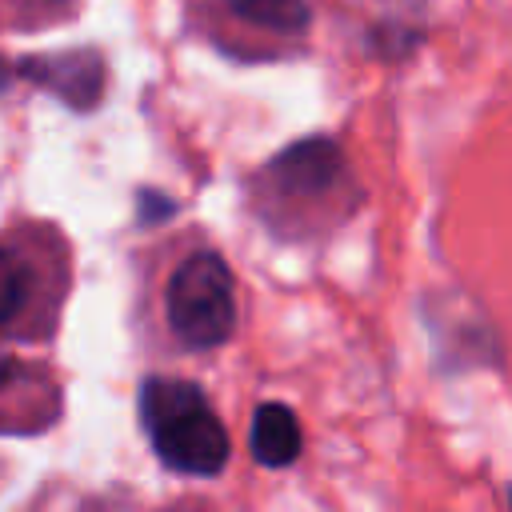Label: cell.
<instances>
[{"instance_id":"1","label":"cell","mask_w":512,"mask_h":512,"mask_svg":"<svg viewBox=\"0 0 512 512\" xmlns=\"http://www.w3.org/2000/svg\"><path fill=\"white\" fill-rule=\"evenodd\" d=\"M140 416L156 456L172 472L216 476L228 460V432L208 408L204 392L188 380H148L140 392Z\"/></svg>"},{"instance_id":"2","label":"cell","mask_w":512,"mask_h":512,"mask_svg":"<svg viewBox=\"0 0 512 512\" xmlns=\"http://www.w3.org/2000/svg\"><path fill=\"white\" fill-rule=\"evenodd\" d=\"M168 324L192 348H216L236 328V288L220 256H188L168 280Z\"/></svg>"},{"instance_id":"3","label":"cell","mask_w":512,"mask_h":512,"mask_svg":"<svg viewBox=\"0 0 512 512\" xmlns=\"http://www.w3.org/2000/svg\"><path fill=\"white\" fill-rule=\"evenodd\" d=\"M20 72L36 84H44L48 92H56L60 100H68L72 108H92L100 100L104 88V64L96 52H56V56H28L20 64Z\"/></svg>"},{"instance_id":"4","label":"cell","mask_w":512,"mask_h":512,"mask_svg":"<svg viewBox=\"0 0 512 512\" xmlns=\"http://www.w3.org/2000/svg\"><path fill=\"white\" fill-rule=\"evenodd\" d=\"M268 172L284 192L316 196L340 176V148L332 140H324V136H312V140H300V144L284 148L272 160Z\"/></svg>"},{"instance_id":"5","label":"cell","mask_w":512,"mask_h":512,"mask_svg":"<svg viewBox=\"0 0 512 512\" xmlns=\"http://www.w3.org/2000/svg\"><path fill=\"white\" fill-rule=\"evenodd\" d=\"M304 448V436H300V420L288 404H260L256 416H252V456L264 464V468H288Z\"/></svg>"},{"instance_id":"6","label":"cell","mask_w":512,"mask_h":512,"mask_svg":"<svg viewBox=\"0 0 512 512\" xmlns=\"http://www.w3.org/2000/svg\"><path fill=\"white\" fill-rule=\"evenodd\" d=\"M224 4L248 24H260L272 32H304L312 20L304 0H224Z\"/></svg>"},{"instance_id":"7","label":"cell","mask_w":512,"mask_h":512,"mask_svg":"<svg viewBox=\"0 0 512 512\" xmlns=\"http://www.w3.org/2000/svg\"><path fill=\"white\" fill-rule=\"evenodd\" d=\"M24 292H28V268L16 252L0 248V324H8L20 304H24Z\"/></svg>"},{"instance_id":"8","label":"cell","mask_w":512,"mask_h":512,"mask_svg":"<svg viewBox=\"0 0 512 512\" xmlns=\"http://www.w3.org/2000/svg\"><path fill=\"white\" fill-rule=\"evenodd\" d=\"M8 376H12V356L0 348V384H8Z\"/></svg>"},{"instance_id":"9","label":"cell","mask_w":512,"mask_h":512,"mask_svg":"<svg viewBox=\"0 0 512 512\" xmlns=\"http://www.w3.org/2000/svg\"><path fill=\"white\" fill-rule=\"evenodd\" d=\"M4 84H8V72H4V68H0V88H4Z\"/></svg>"}]
</instances>
